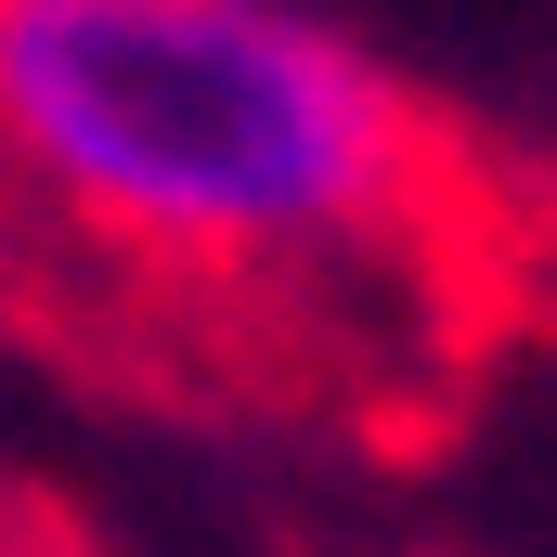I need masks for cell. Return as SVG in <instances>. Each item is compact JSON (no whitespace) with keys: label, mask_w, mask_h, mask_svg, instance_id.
<instances>
[{"label":"cell","mask_w":557,"mask_h":557,"mask_svg":"<svg viewBox=\"0 0 557 557\" xmlns=\"http://www.w3.org/2000/svg\"><path fill=\"white\" fill-rule=\"evenodd\" d=\"M0 169L156 260H298L416 208L428 117L298 0H0Z\"/></svg>","instance_id":"obj_1"}]
</instances>
